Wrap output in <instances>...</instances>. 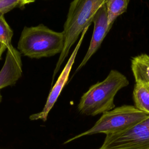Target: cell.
Returning a JSON list of instances; mask_svg holds the SVG:
<instances>
[{
    "label": "cell",
    "instance_id": "1",
    "mask_svg": "<svg viewBox=\"0 0 149 149\" xmlns=\"http://www.w3.org/2000/svg\"><path fill=\"white\" fill-rule=\"evenodd\" d=\"M128 84L129 80L124 74L111 70L104 80L91 86L81 96L77 106L79 112L87 116H95L113 109L115 96Z\"/></svg>",
    "mask_w": 149,
    "mask_h": 149
},
{
    "label": "cell",
    "instance_id": "2",
    "mask_svg": "<svg viewBox=\"0 0 149 149\" xmlns=\"http://www.w3.org/2000/svg\"><path fill=\"white\" fill-rule=\"evenodd\" d=\"M106 0H73L69 6L63 26L64 47L54 70L53 79L67 58L69 51L83 30L93 22L98 10Z\"/></svg>",
    "mask_w": 149,
    "mask_h": 149
},
{
    "label": "cell",
    "instance_id": "3",
    "mask_svg": "<svg viewBox=\"0 0 149 149\" xmlns=\"http://www.w3.org/2000/svg\"><path fill=\"white\" fill-rule=\"evenodd\" d=\"M64 42L63 31H55L40 24L23 28L17 48L24 56L39 59L61 54Z\"/></svg>",
    "mask_w": 149,
    "mask_h": 149
},
{
    "label": "cell",
    "instance_id": "4",
    "mask_svg": "<svg viewBox=\"0 0 149 149\" xmlns=\"http://www.w3.org/2000/svg\"><path fill=\"white\" fill-rule=\"evenodd\" d=\"M149 116L135 106L125 105L113 108L102 113L101 118L90 129L67 140V144L85 136L97 133L106 135L123 132Z\"/></svg>",
    "mask_w": 149,
    "mask_h": 149
},
{
    "label": "cell",
    "instance_id": "5",
    "mask_svg": "<svg viewBox=\"0 0 149 149\" xmlns=\"http://www.w3.org/2000/svg\"><path fill=\"white\" fill-rule=\"evenodd\" d=\"M98 149H149V116L123 132L106 135Z\"/></svg>",
    "mask_w": 149,
    "mask_h": 149
},
{
    "label": "cell",
    "instance_id": "6",
    "mask_svg": "<svg viewBox=\"0 0 149 149\" xmlns=\"http://www.w3.org/2000/svg\"><path fill=\"white\" fill-rule=\"evenodd\" d=\"M88 27H86L82 32L80 38L78 42H77V45H76L74 49H73L72 54H71L70 56L69 57V58L66 65L65 66L63 69L62 70V72L59 74L56 83H55L53 87L52 88L42 110L40 112L31 115L29 117L30 120H36L41 119L44 122H45L47 120L49 111H51L52 108L54 107V105L55 102L56 101L58 97L59 96L62 90H63L64 86L68 82L69 74H70V70L72 69V66L74 64L76 56L77 54L78 51L81 45L82 41L83 40L84 36L86 34V32H87Z\"/></svg>",
    "mask_w": 149,
    "mask_h": 149
},
{
    "label": "cell",
    "instance_id": "7",
    "mask_svg": "<svg viewBox=\"0 0 149 149\" xmlns=\"http://www.w3.org/2000/svg\"><path fill=\"white\" fill-rule=\"evenodd\" d=\"M93 22L94 23V30L88 48L83 60L76 70V72L81 69L95 53L109 30L111 29L108 23V15L105 3L98 10L94 16Z\"/></svg>",
    "mask_w": 149,
    "mask_h": 149
},
{
    "label": "cell",
    "instance_id": "8",
    "mask_svg": "<svg viewBox=\"0 0 149 149\" xmlns=\"http://www.w3.org/2000/svg\"><path fill=\"white\" fill-rule=\"evenodd\" d=\"M22 74L21 54L12 47L7 49L5 61L0 71V89L14 85Z\"/></svg>",
    "mask_w": 149,
    "mask_h": 149
},
{
    "label": "cell",
    "instance_id": "9",
    "mask_svg": "<svg viewBox=\"0 0 149 149\" xmlns=\"http://www.w3.org/2000/svg\"><path fill=\"white\" fill-rule=\"evenodd\" d=\"M131 68L136 83L149 87V56L143 54L134 57Z\"/></svg>",
    "mask_w": 149,
    "mask_h": 149
},
{
    "label": "cell",
    "instance_id": "10",
    "mask_svg": "<svg viewBox=\"0 0 149 149\" xmlns=\"http://www.w3.org/2000/svg\"><path fill=\"white\" fill-rule=\"evenodd\" d=\"M133 97L134 106L140 111L149 115V87L136 83Z\"/></svg>",
    "mask_w": 149,
    "mask_h": 149
},
{
    "label": "cell",
    "instance_id": "11",
    "mask_svg": "<svg viewBox=\"0 0 149 149\" xmlns=\"http://www.w3.org/2000/svg\"><path fill=\"white\" fill-rule=\"evenodd\" d=\"M129 0H106L108 23L110 28L115 19L126 11Z\"/></svg>",
    "mask_w": 149,
    "mask_h": 149
},
{
    "label": "cell",
    "instance_id": "12",
    "mask_svg": "<svg viewBox=\"0 0 149 149\" xmlns=\"http://www.w3.org/2000/svg\"><path fill=\"white\" fill-rule=\"evenodd\" d=\"M13 32L3 15H0V42L6 45L7 49L13 47L12 38Z\"/></svg>",
    "mask_w": 149,
    "mask_h": 149
},
{
    "label": "cell",
    "instance_id": "13",
    "mask_svg": "<svg viewBox=\"0 0 149 149\" xmlns=\"http://www.w3.org/2000/svg\"><path fill=\"white\" fill-rule=\"evenodd\" d=\"M35 1L36 0H0V15H4L16 8H23Z\"/></svg>",
    "mask_w": 149,
    "mask_h": 149
},
{
    "label": "cell",
    "instance_id": "14",
    "mask_svg": "<svg viewBox=\"0 0 149 149\" xmlns=\"http://www.w3.org/2000/svg\"><path fill=\"white\" fill-rule=\"evenodd\" d=\"M6 49H7V48H6V45L0 42V60L2 59V54Z\"/></svg>",
    "mask_w": 149,
    "mask_h": 149
},
{
    "label": "cell",
    "instance_id": "15",
    "mask_svg": "<svg viewBox=\"0 0 149 149\" xmlns=\"http://www.w3.org/2000/svg\"><path fill=\"white\" fill-rule=\"evenodd\" d=\"M1 101H2V95H1V94L0 93V102H1Z\"/></svg>",
    "mask_w": 149,
    "mask_h": 149
}]
</instances>
